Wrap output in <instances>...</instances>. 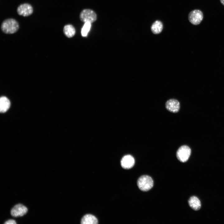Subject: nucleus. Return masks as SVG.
Listing matches in <instances>:
<instances>
[{
  "mask_svg": "<svg viewBox=\"0 0 224 224\" xmlns=\"http://www.w3.org/2000/svg\"><path fill=\"white\" fill-rule=\"evenodd\" d=\"M19 28L17 21L13 18H8L2 22L1 28L2 31L6 34H12L16 32Z\"/></svg>",
  "mask_w": 224,
  "mask_h": 224,
  "instance_id": "nucleus-1",
  "label": "nucleus"
},
{
  "mask_svg": "<svg viewBox=\"0 0 224 224\" xmlns=\"http://www.w3.org/2000/svg\"><path fill=\"white\" fill-rule=\"evenodd\" d=\"M137 185L140 190L143 191H147L152 187L153 181L150 176L143 175L141 176L138 179Z\"/></svg>",
  "mask_w": 224,
  "mask_h": 224,
  "instance_id": "nucleus-2",
  "label": "nucleus"
},
{
  "mask_svg": "<svg viewBox=\"0 0 224 224\" xmlns=\"http://www.w3.org/2000/svg\"><path fill=\"white\" fill-rule=\"evenodd\" d=\"M79 17L81 21L85 23L88 22L91 23L96 21L97 19V15L95 12L88 9L82 10Z\"/></svg>",
  "mask_w": 224,
  "mask_h": 224,
  "instance_id": "nucleus-3",
  "label": "nucleus"
},
{
  "mask_svg": "<svg viewBox=\"0 0 224 224\" xmlns=\"http://www.w3.org/2000/svg\"><path fill=\"white\" fill-rule=\"evenodd\" d=\"M191 153L190 148L186 145L181 146L176 152L177 159L180 162H184L188 160Z\"/></svg>",
  "mask_w": 224,
  "mask_h": 224,
  "instance_id": "nucleus-4",
  "label": "nucleus"
},
{
  "mask_svg": "<svg viewBox=\"0 0 224 224\" xmlns=\"http://www.w3.org/2000/svg\"><path fill=\"white\" fill-rule=\"evenodd\" d=\"M203 18V12L198 9H195L191 11L188 15V20L192 24L198 25L200 23Z\"/></svg>",
  "mask_w": 224,
  "mask_h": 224,
  "instance_id": "nucleus-5",
  "label": "nucleus"
},
{
  "mask_svg": "<svg viewBox=\"0 0 224 224\" xmlns=\"http://www.w3.org/2000/svg\"><path fill=\"white\" fill-rule=\"evenodd\" d=\"M33 9L30 4L25 3L19 5L17 9V14L20 16L24 17L28 16L33 13Z\"/></svg>",
  "mask_w": 224,
  "mask_h": 224,
  "instance_id": "nucleus-6",
  "label": "nucleus"
},
{
  "mask_svg": "<svg viewBox=\"0 0 224 224\" xmlns=\"http://www.w3.org/2000/svg\"><path fill=\"white\" fill-rule=\"evenodd\" d=\"M28 211L27 208L21 204L16 205L11 209V214L14 217L22 216L26 214Z\"/></svg>",
  "mask_w": 224,
  "mask_h": 224,
  "instance_id": "nucleus-7",
  "label": "nucleus"
},
{
  "mask_svg": "<svg viewBox=\"0 0 224 224\" xmlns=\"http://www.w3.org/2000/svg\"><path fill=\"white\" fill-rule=\"evenodd\" d=\"M166 107L170 112L176 113L179 110L180 104L179 101L176 99H170L166 102Z\"/></svg>",
  "mask_w": 224,
  "mask_h": 224,
  "instance_id": "nucleus-8",
  "label": "nucleus"
},
{
  "mask_svg": "<svg viewBox=\"0 0 224 224\" xmlns=\"http://www.w3.org/2000/svg\"><path fill=\"white\" fill-rule=\"evenodd\" d=\"M135 160L134 158L130 155H126L124 156L121 161L122 167L125 169H129L134 165Z\"/></svg>",
  "mask_w": 224,
  "mask_h": 224,
  "instance_id": "nucleus-9",
  "label": "nucleus"
},
{
  "mask_svg": "<svg viewBox=\"0 0 224 224\" xmlns=\"http://www.w3.org/2000/svg\"><path fill=\"white\" fill-rule=\"evenodd\" d=\"M10 106V102L7 97L2 96L0 99V111L1 113L6 112Z\"/></svg>",
  "mask_w": 224,
  "mask_h": 224,
  "instance_id": "nucleus-10",
  "label": "nucleus"
},
{
  "mask_svg": "<svg viewBox=\"0 0 224 224\" xmlns=\"http://www.w3.org/2000/svg\"><path fill=\"white\" fill-rule=\"evenodd\" d=\"M188 203L189 206L193 210L197 211L201 207V203L198 198L195 196H192L189 199Z\"/></svg>",
  "mask_w": 224,
  "mask_h": 224,
  "instance_id": "nucleus-11",
  "label": "nucleus"
},
{
  "mask_svg": "<svg viewBox=\"0 0 224 224\" xmlns=\"http://www.w3.org/2000/svg\"><path fill=\"white\" fill-rule=\"evenodd\" d=\"M98 223L97 218L94 216L90 214L85 215L81 221V223L82 224H96Z\"/></svg>",
  "mask_w": 224,
  "mask_h": 224,
  "instance_id": "nucleus-12",
  "label": "nucleus"
},
{
  "mask_svg": "<svg viewBox=\"0 0 224 224\" xmlns=\"http://www.w3.org/2000/svg\"><path fill=\"white\" fill-rule=\"evenodd\" d=\"M63 32L68 38L73 37L75 34L76 30L74 27L72 25H66L63 27Z\"/></svg>",
  "mask_w": 224,
  "mask_h": 224,
  "instance_id": "nucleus-13",
  "label": "nucleus"
},
{
  "mask_svg": "<svg viewBox=\"0 0 224 224\" xmlns=\"http://www.w3.org/2000/svg\"><path fill=\"white\" fill-rule=\"evenodd\" d=\"M163 26L162 23L159 21H156L152 25L151 30L152 32L155 34L160 33L162 31Z\"/></svg>",
  "mask_w": 224,
  "mask_h": 224,
  "instance_id": "nucleus-14",
  "label": "nucleus"
},
{
  "mask_svg": "<svg viewBox=\"0 0 224 224\" xmlns=\"http://www.w3.org/2000/svg\"><path fill=\"white\" fill-rule=\"evenodd\" d=\"M91 23L88 22L85 23L82 29L81 33L82 35L83 36H86L91 27Z\"/></svg>",
  "mask_w": 224,
  "mask_h": 224,
  "instance_id": "nucleus-15",
  "label": "nucleus"
},
{
  "mask_svg": "<svg viewBox=\"0 0 224 224\" xmlns=\"http://www.w3.org/2000/svg\"><path fill=\"white\" fill-rule=\"evenodd\" d=\"M4 224H16V222L15 220L13 219H10L6 221Z\"/></svg>",
  "mask_w": 224,
  "mask_h": 224,
  "instance_id": "nucleus-16",
  "label": "nucleus"
},
{
  "mask_svg": "<svg viewBox=\"0 0 224 224\" xmlns=\"http://www.w3.org/2000/svg\"><path fill=\"white\" fill-rule=\"evenodd\" d=\"M221 3L222 5L224 6V0H220Z\"/></svg>",
  "mask_w": 224,
  "mask_h": 224,
  "instance_id": "nucleus-17",
  "label": "nucleus"
}]
</instances>
